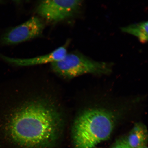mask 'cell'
<instances>
[{
    "label": "cell",
    "instance_id": "cell-1",
    "mask_svg": "<svg viewBox=\"0 0 148 148\" xmlns=\"http://www.w3.org/2000/svg\"><path fill=\"white\" fill-rule=\"evenodd\" d=\"M43 99L14 104L0 88V148L5 144L21 148H53L62 132L60 113Z\"/></svg>",
    "mask_w": 148,
    "mask_h": 148
},
{
    "label": "cell",
    "instance_id": "cell-2",
    "mask_svg": "<svg viewBox=\"0 0 148 148\" xmlns=\"http://www.w3.org/2000/svg\"><path fill=\"white\" fill-rule=\"evenodd\" d=\"M116 117L110 111L92 108L85 110L74 122L72 136L75 148H92L110 137Z\"/></svg>",
    "mask_w": 148,
    "mask_h": 148
},
{
    "label": "cell",
    "instance_id": "cell-3",
    "mask_svg": "<svg viewBox=\"0 0 148 148\" xmlns=\"http://www.w3.org/2000/svg\"><path fill=\"white\" fill-rule=\"evenodd\" d=\"M51 66L56 73L68 79L85 74L104 75L112 71L110 64L97 62L77 53H67L61 60L52 63Z\"/></svg>",
    "mask_w": 148,
    "mask_h": 148
},
{
    "label": "cell",
    "instance_id": "cell-4",
    "mask_svg": "<svg viewBox=\"0 0 148 148\" xmlns=\"http://www.w3.org/2000/svg\"><path fill=\"white\" fill-rule=\"evenodd\" d=\"M82 1H41L37 8L40 16L47 21L57 22L73 16L79 11Z\"/></svg>",
    "mask_w": 148,
    "mask_h": 148
},
{
    "label": "cell",
    "instance_id": "cell-5",
    "mask_svg": "<svg viewBox=\"0 0 148 148\" xmlns=\"http://www.w3.org/2000/svg\"><path fill=\"white\" fill-rule=\"evenodd\" d=\"M44 25L38 18L33 16L25 23L7 31L1 38L3 45H15L41 36Z\"/></svg>",
    "mask_w": 148,
    "mask_h": 148
},
{
    "label": "cell",
    "instance_id": "cell-6",
    "mask_svg": "<svg viewBox=\"0 0 148 148\" xmlns=\"http://www.w3.org/2000/svg\"><path fill=\"white\" fill-rule=\"evenodd\" d=\"M67 46L65 45L58 48L47 55L34 58L20 59L12 58L0 54V57L5 62L17 66H28L52 63L60 60L67 54Z\"/></svg>",
    "mask_w": 148,
    "mask_h": 148
},
{
    "label": "cell",
    "instance_id": "cell-7",
    "mask_svg": "<svg viewBox=\"0 0 148 148\" xmlns=\"http://www.w3.org/2000/svg\"><path fill=\"white\" fill-rule=\"evenodd\" d=\"M129 148H140L146 145L148 140L147 127L143 123L136 124L127 136L123 138Z\"/></svg>",
    "mask_w": 148,
    "mask_h": 148
},
{
    "label": "cell",
    "instance_id": "cell-8",
    "mask_svg": "<svg viewBox=\"0 0 148 148\" xmlns=\"http://www.w3.org/2000/svg\"><path fill=\"white\" fill-rule=\"evenodd\" d=\"M148 22L144 21L133 24L121 28L123 32L133 35L142 43L148 41Z\"/></svg>",
    "mask_w": 148,
    "mask_h": 148
},
{
    "label": "cell",
    "instance_id": "cell-9",
    "mask_svg": "<svg viewBox=\"0 0 148 148\" xmlns=\"http://www.w3.org/2000/svg\"><path fill=\"white\" fill-rule=\"evenodd\" d=\"M112 148H129L125 143L123 138L116 140Z\"/></svg>",
    "mask_w": 148,
    "mask_h": 148
},
{
    "label": "cell",
    "instance_id": "cell-10",
    "mask_svg": "<svg viewBox=\"0 0 148 148\" xmlns=\"http://www.w3.org/2000/svg\"><path fill=\"white\" fill-rule=\"evenodd\" d=\"M140 148H148V147H147V145H144V146H143V147H142Z\"/></svg>",
    "mask_w": 148,
    "mask_h": 148
}]
</instances>
